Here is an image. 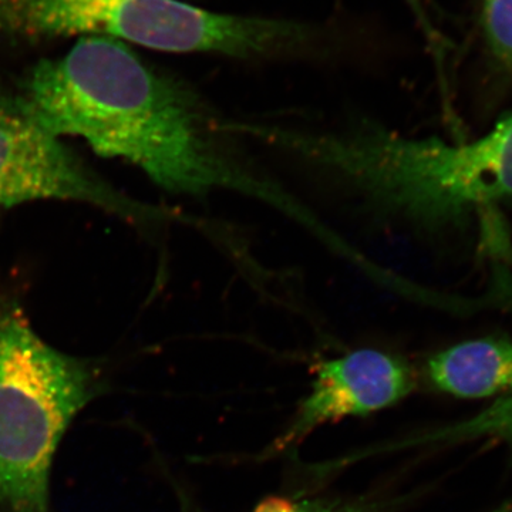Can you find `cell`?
<instances>
[{
	"mask_svg": "<svg viewBox=\"0 0 512 512\" xmlns=\"http://www.w3.org/2000/svg\"><path fill=\"white\" fill-rule=\"evenodd\" d=\"M416 386L412 366L382 350L359 349L322 360L315 365L311 392L261 458L292 450L325 424L392 407L412 394Z\"/></svg>",
	"mask_w": 512,
	"mask_h": 512,
	"instance_id": "cell-6",
	"label": "cell"
},
{
	"mask_svg": "<svg viewBox=\"0 0 512 512\" xmlns=\"http://www.w3.org/2000/svg\"><path fill=\"white\" fill-rule=\"evenodd\" d=\"M104 389L92 362L49 345L19 306H0V512H50L60 443Z\"/></svg>",
	"mask_w": 512,
	"mask_h": 512,
	"instance_id": "cell-3",
	"label": "cell"
},
{
	"mask_svg": "<svg viewBox=\"0 0 512 512\" xmlns=\"http://www.w3.org/2000/svg\"><path fill=\"white\" fill-rule=\"evenodd\" d=\"M255 512H298V504L286 498L272 497L262 501Z\"/></svg>",
	"mask_w": 512,
	"mask_h": 512,
	"instance_id": "cell-11",
	"label": "cell"
},
{
	"mask_svg": "<svg viewBox=\"0 0 512 512\" xmlns=\"http://www.w3.org/2000/svg\"><path fill=\"white\" fill-rule=\"evenodd\" d=\"M483 30L495 59L512 69V0H483Z\"/></svg>",
	"mask_w": 512,
	"mask_h": 512,
	"instance_id": "cell-9",
	"label": "cell"
},
{
	"mask_svg": "<svg viewBox=\"0 0 512 512\" xmlns=\"http://www.w3.org/2000/svg\"><path fill=\"white\" fill-rule=\"evenodd\" d=\"M400 498L363 497L355 500H303L298 512H390L399 507Z\"/></svg>",
	"mask_w": 512,
	"mask_h": 512,
	"instance_id": "cell-10",
	"label": "cell"
},
{
	"mask_svg": "<svg viewBox=\"0 0 512 512\" xmlns=\"http://www.w3.org/2000/svg\"><path fill=\"white\" fill-rule=\"evenodd\" d=\"M488 512H512V497L505 500L504 503L498 504L493 510Z\"/></svg>",
	"mask_w": 512,
	"mask_h": 512,
	"instance_id": "cell-12",
	"label": "cell"
},
{
	"mask_svg": "<svg viewBox=\"0 0 512 512\" xmlns=\"http://www.w3.org/2000/svg\"><path fill=\"white\" fill-rule=\"evenodd\" d=\"M52 136L83 138L101 157L123 158L173 194L241 195L293 224L305 202L231 146V134L180 80L158 72L127 43L83 37L66 55L30 69L19 94Z\"/></svg>",
	"mask_w": 512,
	"mask_h": 512,
	"instance_id": "cell-1",
	"label": "cell"
},
{
	"mask_svg": "<svg viewBox=\"0 0 512 512\" xmlns=\"http://www.w3.org/2000/svg\"><path fill=\"white\" fill-rule=\"evenodd\" d=\"M501 444L512 454V392L504 394L476 416L457 423L447 424L421 434L393 441L386 446L366 448L353 454V460H365L376 454L393 453L414 447H448L457 444L474 443Z\"/></svg>",
	"mask_w": 512,
	"mask_h": 512,
	"instance_id": "cell-8",
	"label": "cell"
},
{
	"mask_svg": "<svg viewBox=\"0 0 512 512\" xmlns=\"http://www.w3.org/2000/svg\"><path fill=\"white\" fill-rule=\"evenodd\" d=\"M292 148L296 160L377 214L429 231L512 200V113L470 143L404 137L363 123L299 131Z\"/></svg>",
	"mask_w": 512,
	"mask_h": 512,
	"instance_id": "cell-2",
	"label": "cell"
},
{
	"mask_svg": "<svg viewBox=\"0 0 512 512\" xmlns=\"http://www.w3.org/2000/svg\"><path fill=\"white\" fill-rule=\"evenodd\" d=\"M0 35L110 37L158 52L235 59L295 55L316 40L305 23L211 12L183 0H0Z\"/></svg>",
	"mask_w": 512,
	"mask_h": 512,
	"instance_id": "cell-4",
	"label": "cell"
},
{
	"mask_svg": "<svg viewBox=\"0 0 512 512\" xmlns=\"http://www.w3.org/2000/svg\"><path fill=\"white\" fill-rule=\"evenodd\" d=\"M40 200L84 202L133 224L181 220L116 190L0 87V208Z\"/></svg>",
	"mask_w": 512,
	"mask_h": 512,
	"instance_id": "cell-5",
	"label": "cell"
},
{
	"mask_svg": "<svg viewBox=\"0 0 512 512\" xmlns=\"http://www.w3.org/2000/svg\"><path fill=\"white\" fill-rule=\"evenodd\" d=\"M181 505H183L181 512H192L190 504H188V500H185L184 497H181Z\"/></svg>",
	"mask_w": 512,
	"mask_h": 512,
	"instance_id": "cell-13",
	"label": "cell"
},
{
	"mask_svg": "<svg viewBox=\"0 0 512 512\" xmlns=\"http://www.w3.org/2000/svg\"><path fill=\"white\" fill-rule=\"evenodd\" d=\"M427 382L460 399H487L512 392V340H467L427 360Z\"/></svg>",
	"mask_w": 512,
	"mask_h": 512,
	"instance_id": "cell-7",
	"label": "cell"
}]
</instances>
